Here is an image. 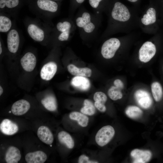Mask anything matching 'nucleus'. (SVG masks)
<instances>
[{
    "label": "nucleus",
    "instance_id": "20",
    "mask_svg": "<svg viewBox=\"0 0 163 163\" xmlns=\"http://www.w3.org/2000/svg\"><path fill=\"white\" fill-rule=\"evenodd\" d=\"M21 157L20 152L17 147H10L7 149L5 155V160L7 163H17Z\"/></svg>",
    "mask_w": 163,
    "mask_h": 163
},
{
    "label": "nucleus",
    "instance_id": "26",
    "mask_svg": "<svg viewBox=\"0 0 163 163\" xmlns=\"http://www.w3.org/2000/svg\"><path fill=\"white\" fill-rule=\"evenodd\" d=\"M156 21V11L154 8H152L147 10L146 14H145L141 19L142 23L146 25L153 24Z\"/></svg>",
    "mask_w": 163,
    "mask_h": 163
},
{
    "label": "nucleus",
    "instance_id": "9",
    "mask_svg": "<svg viewBox=\"0 0 163 163\" xmlns=\"http://www.w3.org/2000/svg\"><path fill=\"white\" fill-rule=\"evenodd\" d=\"M7 41L8 51L12 53H16L18 50L20 43V36L16 29H11L8 32Z\"/></svg>",
    "mask_w": 163,
    "mask_h": 163
},
{
    "label": "nucleus",
    "instance_id": "32",
    "mask_svg": "<svg viewBox=\"0 0 163 163\" xmlns=\"http://www.w3.org/2000/svg\"><path fill=\"white\" fill-rule=\"evenodd\" d=\"M85 0H70V5L69 10V17L73 18L75 11L81 6Z\"/></svg>",
    "mask_w": 163,
    "mask_h": 163
},
{
    "label": "nucleus",
    "instance_id": "17",
    "mask_svg": "<svg viewBox=\"0 0 163 163\" xmlns=\"http://www.w3.org/2000/svg\"><path fill=\"white\" fill-rule=\"evenodd\" d=\"M37 135L40 140L46 144L51 145L53 141V134L49 129L46 126H42L38 128Z\"/></svg>",
    "mask_w": 163,
    "mask_h": 163
},
{
    "label": "nucleus",
    "instance_id": "5",
    "mask_svg": "<svg viewBox=\"0 0 163 163\" xmlns=\"http://www.w3.org/2000/svg\"><path fill=\"white\" fill-rule=\"evenodd\" d=\"M110 16L114 21L125 22L130 18V14L128 8L120 2H116L110 12Z\"/></svg>",
    "mask_w": 163,
    "mask_h": 163
},
{
    "label": "nucleus",
    "instance_id": "39",
    "mask_svg": "<svg viewBox=\"0 0 163 163\" xmlns=\"http://www.w3.org/2000/svg\"><path fill=\"white\" fill-rule=\"evenodd\" d=\"M53 0V1H59V0Z\"/></svg>",
    "mask_w": 163,
    "mask_h": 163
},
{
    "label": "nucleus",
    "instance_id": "18",
    "mask_svg": "<svg viewBox=\"0 0 163 163\" xmlns=\"http://www.w3.org/2000/svg\"><path fill=\"white\" fill-rule=\"evenodd\" d=\"M93 99L94 101V105L96 108L101 112H105L107 110L105 105L107 100L106 95L102 92H97L94 95Z\"/></svg>",
    "mask_w": 163,
    "mask_h": 163
},
{
    "label": "nucleus",
    "instance_id": "24",
    "mask_svg": "<svg viewBox=\"0 0 163 163\" xmlns=\"http://www.w3.org/2000/svg\"><path fill=\"white\" fill-rule=\"evenodd\" d=\"M153 97L156 102H159L163 96V89L161 84L158 82H153L151 85Z\"/></svg>",
    "mask_w": 163,
    "mask_h": 163
},
{
    "label": "nucleus",
    "instance_id": "21",
    "mask_svg": "<svg viewBox=\"0 0 163 163\" xmlns=\"http://www.w3.org/2000/svg\"><path fill=\"white\" fill-rule=\"evenodd\" d=\"M69 72L72 75L75 76L90 77L91 76L92 71L88 68H78L74 65L71 64L67 66Z\"/></svg>",
    "mask_w": 163,
    "mask_h": 163
},
{
    "label": "nucleus",
    "instance_id": "29",
    "mask_svg": "<svg viewBox=\"0 0 163 163\" xmlns=\"http://www.w3.org/2000/svg\"><path fill=\"white\" fill-rule=\"evenodd\" d=\"M125 113L129 118L136 119L140 118L143 114L142 110L138 107L135 106H130L127 107Z\"/></svg>",
    "mask_w": 163,
    "mask_h": 163
},
{
    "label": "nucleus",
    "instance_id": "10",
    "mask_svg": "<svg viewBox=\"0 0 163 163\" xmlns=\"http://www.w3.org/2000/svg\"><path fill=\"white\" fill-rule=\"evenodd\" d=\"M130 155L133 159V163H145L150 160L152 153L149 150L135 149L131 151Z\"/></svg>",
    "mask_w": 163,
    "mask_h": 163
},
{
    "label": "nucleus",
    "instance_id": "4",
    "mask_svg": "<svg viewBox=\"0 0 163 163\" xmlns=\"http://www.w3.org/2000/svg\"><path fill=\"white\" fill-rule=\"evenodd\" d=\"M121 44L120 40L116 38H111L106 40L101 48V53L104 59H109L113 58Z\"/></svg>",
    "mask_w": 163,
    "mask_h": 163
},
{
    "label": "nucleus",
    "instance_id": "2",
    "mask_svg": "<svg viewBox=\"0 0 163 163\" xmlns=\"http://www.w3.org/2000/svg\"><path fill=\"white\" fill-rule=\"evenodd\" d=\"M73 18L69 17L58 22L53 29L51 38L59 43L69 41L73 37L76 28Z\"/></svg>",
    "mask_w": 163,
    "mask_h": 163
},
{
    "label": "nucleus",
    "instance_id": "25",
    "mask_svg": "<svg viewBox=\"0 0 163 163\" xmlns=\"http://www.w3.org/2000/svg\"><path fill=\"white\" fill-rule=\"evenodd\" d=\"M41 103L44 107L50 111H54L57 108V104L55 97L52 95L46 97L42 100Z\"/></svg>",
    "mask_w": 163,
    "mask_h": 163
},
{
    "label": "nucleus",
    "instance_id": "13",
    "mask_svg": "<svg viewBox=\"0 0 163 163\" xmlns=\"http://www.w3.org/2000/svg\"><path fill=\"white\" fill-rule=\"evenodd\" d=\"M57 70L56 63L53 61L49 62L45 64L41 68L40 77L43 80L49 81L54 76Z\"/></svg>",
    "mask_w": 163,
    "mask_h": 163
},
{
    "label": "nucleus",
    "instance_id": "35",
    "mask_svg": "<svg viewBox=\"0 0 163 163\" xmlns=\"http://www.w3.org/2000/svg\"><path fill=\"white\" fill-rule=\"evenodd\" d=\"M115 86L123 89L124 88V84L122 81L119 79L115 80L113 82Z\"/></svg>",
    "mask_w": 163,
    "mask_h": 163
},
{
    "label": "nucleus",
    "instance_id": "31",
    "mask_svg": "<svg viewBox=\"0 0 163 163\" xmlns=\"http://www.w3.org/2000/svg\"><path fill=\"white\" fill-rule=\"evenodd\" d=\"M122 89L115 86H111L108 91V95L112 100L116 101L121 99L123 97Z\"/></svg>",
    "mask_w": 163,
    "mask_h": 163
},
{
    "label": "nucleus",
    "instance_id": "12",
    "mask_svg": "<svg viewBox=\"0 0 163 163\" xmlns=\"http://www.w3.org/2000/svg\"><path fill=\"white\" fill-rule=\"evenodd\" d=\"M20 62L24 70L30 72L32 71L36 66L37 59L33 53L28 52L26 53L21 58Z\"/></svg>",
    "mask_w": 163,
    "mask_h": 163
},
{
    "label": "nucleus",
    "instance_id": "23",
    "mask_svg": "<svg viewBox=\"0 0 163 163\" xmlns=\"http://www.w3.org/2000/svg\"><path fill=\"white\" fill-rule=\"evenodd\" d=\"M58 138L60 143L68 149H72L74 147V141L71 135L66 132L62 131L59 132Z\"/></svg>",
    "mask_w": 163,
    "mask_h": 163
},
{
    "label": "nucleus",
    "instance_id": "22",
    "mask_svg": "<svg viewBox=\"0 0 163 163\" xmlns=\"http://www.w3.org/2000/svg\"><path fill=\"white\" fill-rule=\"evenodd\" d=\"M69 118L77 122L82 127H87L89 123V118L88 116L77 111H72L69 114Z\"/></svg>",
    "mask_w": 163,
    "mask_h": 163
},
{
    "label": "nucleus",
    "instance_id": "38",
    "mask_svg": "<svg viewBox=\"0 0 163 163\" xmlns=\"http://www.w3.org/2000/svg\"><path fill=\"white\" fill-rule=\"evenodd\" d=\"M127 0L132 2H135L138 1V0Z\"/></svg>",
    "mask_w": 163,
    "mask_h": 163
},
{
    "label": "nucleus",
    "instance_id": "19",
    "mask_svg": "<svg viewBox=\"0 0 163 163\" xmlns=\"http://www.w3.org/2000/svg\"><path fill=\"white\" fill-rule=\"evenodd\" d=\"M1 132L7 135H12L16 133L18 129V125L8 119H5L0 123Z\"/></svg>",
    "mask_w": 163,
    "mask_h": 163
},
{
    "label": "nucleus",
    "instance_id": "16",
    "mask_svg": "<svg viewBox=\"0 0 163 163\" xmlns=\"http://www.w3.org/2000/svg\"><path fill=\"white\" fill-rule=\"evenodd\" d=\"M47 158L46 154L41 151L29 152L25 156V160L27 163H43Z\"/></svg>",
    "mask_w": 163,
    "mask_h": 163
},
{
    "label": "nucleus",
    "instance_id": "15",
    "mask_svg": "<svg viewBox=\"0 0 163 163\" xmlns=\"http://www.w3.org/2000/svg\"><path fill=\"white\" fill-rule=\"evenodd\" d=\"M71 83L73 87L82 91H88L91 87L89 80L84 76H75L72 79Z\"/></svg>",
    "mask_w": 163,
    "mask_h": 163
},
{
    "label": "nucleus",
    "instance_id": "40",
    "mask_svg": "<svg viewBox=\"0 0 163 163\" xmlns=\"http://www.w3.org/2000/svg\"></svg>",
    "mask_w": 163,
    "mask_h": 163
},
{
    "label": "nucleus",
    "instance_id": "28",
    "mask_svg": "<svg viewBox=\"0 0 163 163\" xmlns=\"http://www.w3.org/2000/svg\"><path fill=\"white\" fill-rule=\"evenodd\" d=\"M12 23L11 19L7 16L1 14L0 16V32L1 33L8 32L11 29Z\"/></svg>",
    "mask_w": 163,
    "mask_h": 163
},
{
    "label": "nucleus",
    "instance_id": "1",
    "mask_svg": "<svg viewBox=\"0 0 163 163\" xmlns=\"http://www.w3.org/2000/svg\"><path fill=\"white\" fill-rule=\"evenodd\" d=\"M101 17L91 13L82 5L79 7L74 20L83 40L95 38L100 24Z\"/></svg>",
    "mask_w": 163,
    "mask_h": 163
},
{
    "label": "nucleus",
    "instance_id": "3",
    "mask_svg": "<svg viewBox=\"0 0 163 163\" xmlns=\"http://www.w3.org/2000/svg\"><path fill=\"white\" fill-rule=\"evenodd\" d=\"M115 134L113 127L109 125L105 126L97 132L95 137L96 144L102 147L108 144L112 140Z\"/></svg>",
    "mask_w": 163,
    "mask_h": 163
},
{
    "label": "nucleus",
    "instance_id": "37",
    "mask_svg": "<svg viewBox=\"0 0 163 163\" xmlns=\"http://www.w3.org/2000/svg\"><path fill=\"white\" fill-rule=\"evenodd\" d=\"M2 52V44L1 40L0 41V54L1 55Z\"/></svg>",
    "mask_w": 163,
    "mask_h": 163
},
{
    "label": "nucleus",
    "instance_id": "27",
    "mask_svg": "<svg viewBox=\"0 0 163 163\" xmlns=\"http://www.w3.org/2000/svg\"><path fill=\"white\" fill-rule=\"evenodd\" d=\"M80 112L88 116H92L95 113L96 107L91 101L86 99L84 101L83 106L80 109Z\"/></svg>",
    "mask_w": 163,
    "mask_h": 163
},
{
    "label": "nucleus",
    "instance_id": "7",
    "mask_svg": "<svg viewBox=\"0 0 163 163\" xmlns=\"http://www.w3.org/2000/svg\"><path fill=\"white\" fill-rule=\"evenodd\" d=\"M27 31L30 37L36 41L42 42L47 37L45 30L35 23L29 24L27 27Z\"/></svg>",
    "mask_w": 163,
    "mask_h": 163
},
{
    "label": "nucleus",
    "instance_id": "33",
    "mask_svg": "<svg viewBox=\"0 0 163 163\" xmlns=\"http://www.w3.org/2000/svg\"><path fill=\"white\" fill-rule=\"evenodd\" d=\"M19 2V0H0V8L2 9L5 7L8 9L14 8L18 5Z\"/></svg>",
    "mask_w": 163,
    "mask_h": 163
},
{
    "label": "nucleus",
    "instance_id": "6",
    "mask_svg": "<svg viewBox=\"0 0 163 163\" xmlns=\"http://www.w3.org/2000/svg\"><path fill=\"white\" fill-rule=\"evenodd\" d=\"M156 51V47L155 44L150 41L145 42L139 50L140 60L144 63L148 62L154 56Z\"/></svg>",
    "mask_w": 163,
    "mask_h": 163
},
{
    "label": "nucleus",
    "instance_id": "14",
    "mask_svg": "<svg viewBox=\"0 0 163 163\" xmlns=\"http://www.w3.org/2000/svg\"><path fill=\"white\" fill-rule=\"evenodd\" d=\"M30 107V104L27 101L21 99L13 104L11 107V111L14 115L20 116L25 113Z\"/></svg>",
    "mask_w": 163,
    "mask_h": 163
},
{
    "label": "nucleus",
    "instance_id": "8",
    "mask_svg": "<svg viewBox=\"0 0 163 163\" xmlns=\"http://www.w3.org/2000/svg\"><path fill=\"white\" fill-rule=\"evenodd\" d=\"M135 99L139 105L144 109L149 108L152 104V99L149 93L143 89H138L134 94Z\"/></svg>",
    "mask_w": 163,
    "mask_h": 163
},
{
    "label": "nucleus",
    "instance_id": "36",
    "mask_svg": "<svg viewBox=\"0 0 163 163\" xmlns=\"http://www.w3.org/2000/svg\"><path fill=\"white\" fill-rule=\"evenodd\" d=\"M3 92V90L2 87L0 86V95L1 96Z\"/></svg>",
    "mask_w": 163,
    "mask_h": 163
},
{
    "label": "nucleus",
    "instance_id": "34",
    "mask_svg": "<svg viewBox=\"0 0 163 163\" xmlns=\"http://www.w3.org/2000/svg\"><path fill=\"white\" fill-rule=\"evenodd\" d=\"M78 162L79 163H97L99 162L95 160L91 159L85 154L81 155L78 157Z\"/></svg>",
    "mask_w": 163,
    "mask_h": 163
},
{
    "label": "nucleus",
    "instance_id": "30",
    "mask_svg": "<svg viewBox=\"0 0 163 163\" xmlns=\"http://www.w3.org/2000/svg\"><path fill=\"white\" fill-rule=\"evenodd\" d=\"M104 0H88L91 7L94 11V13L101 16V12L103 9Z\"/></svg>",
    "mask_w": 163,
    "mask_h": 163
},
{
    "label": "nucleus",
    "instance_id": "11",
    "mask_svg": "<svg viewBox=\"0 0 163 163\" xmlns=\"http://www.w3.org/2000/svg\"><path fill=\"white\" fill-rule=\"evenodd\" d=\"M37 4L39 8L41 10L49 13L54 15L59 11V6L58 3L52 0H37Z\"/></svg>",
    "mask_w": 163,
    "mask_h": 163
}]
</instances>
